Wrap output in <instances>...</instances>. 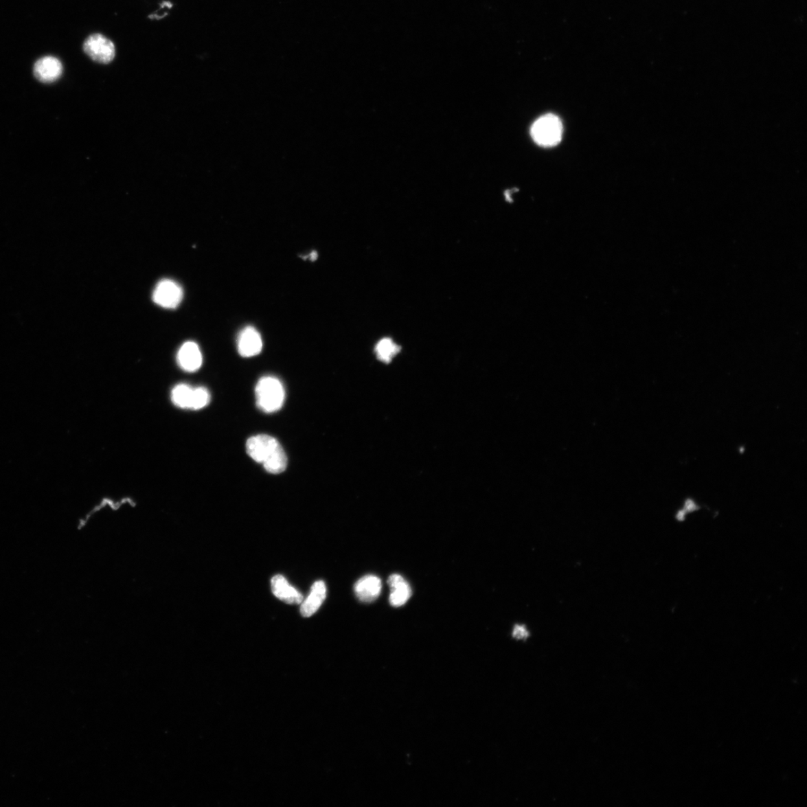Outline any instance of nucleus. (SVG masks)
<instances>
[{
	"mask_svg": "<svg viewBox=\"0 0 807 807\" xmlns=\"http://www.w3.org/2000/svg\"><path fill=\"white\" fill-rule=\"evenodd\" d=\"M532 137L538 146L554 147L562 138L563 126L559 117L554 114L543 115L535 122L531 129Z\"/></svg>",
	"mask_w": 807,
	"mask_h": 807,
	"instance_id": "3",
	"label": "nucleus"
},
{
	"mask_svg": "<svg viewBox=\"0 0 807 807\" xmlns=\"http://www.w3.org/2000/svg\"><path fill=\"white\" fill-rule=\"evenodd\" d=\"M237 347L238 351L243 358L256 356L262 350V337L254 328H245L238 337Z\"/></svg>",
	"mask_w": 807,
	"mask_h": 807,
	"instance_id": "7",
	"label": "nucleus"
},
{
	"mask_svg": "<svg viewBox=\"0 0 807 807\" xmlns=\"http://www.w3.org/2000/svg\"><path fill=\"white\" fill-rule=\"evenodd\" d=\"M401 351V346L389 337L381 339L377 343L375 352L377 359L385 363H391L395 356Z\"/></svg>",
	"mask_w": 807,
	"mask_h": 807,
	"instance_id": "13",
	"label": "nucleus"
},
{
	"mask_svg": "<svg viewBox=\"0 0 807 807\" xmlns=\"http://www.w3.org/2000/svg\"><path fill=\"white\" fill-rule=\"evenodd\" d=\"M177 359L179 366L187 372L197 371L203 362L199 346L194 342L185 343L178 352Z\"/></svg>",
	"mask_w": 807,
	"mask_h": 807,
	"instance_id": "8",
	"label": "nucleus"
},
{
	"mask_svg": "<svg viewBox=\"0 0 807 807\" xmlns=\"http://www.w3.org/2000/svg\"><path fill=\"white\" fill-rule=\"evenodd\" d=\"M210 400V395L205 388L193 389L190 409L200 410L206 407Z\"/></svg>",
	"mask_w": 807,
	"mask_h": 807,
	"instance_id": "15",
	"label": "nucleus"
},
{
	"mask_svg": "<svg viewBox=\"0 0 807 807\" xmlns=\"http://www.w3.org/2000/svg\"><path fill=\"white\" fill-rule=\"evenodd\" d=\"M317 257H318V254L317 253V252L312 251L311 253L309 254V256L308 258H309V259L310 260L314 261L317 259Z\"/></svg>",
	"mask_w": 807,
	"mask_h": 807,
	"instance_id": "17",
	"label": "nucleus"
},
{
	"mask_svg": "<svg viewBox=\"0 0 807 807\" xmlns=\"http://www.w3.org/2000/svg\"><path fill=\"white\" fill-rule=\"evenodd\" d=\"M382 589L378 577L372 575L365 576L354 585L356 596L363 602H371L380 595Z\"/></svg>",
	"mask_w": 807,
	"mask_h": 807,
	"instance_id": "10",
	"label": "nucleus"
},
{
	"mask_svg": "<svg viewBox=\"0 0 807 807\" xmlns=\"http://www.w3.org/2000/svg\"><path fill=\"white\" fill-rule=\"evenodd\" d=\"M83 49L93 61L100 64H109L115 56L113 41L101 34H93L84 41Z\"/></svg>",
	"mask_w": 807,
	"mask_h": 807,
	"instance_id": "4",
	"label": "nucleus"
},
{
	"mask_svg": "<svg viewBox=\"0 0 807 807\" xmlns=\"http://www.w3.org/2000/svg\"><path fill=\"white\" fill-rule=\"evenodd\" d=\"M246 450L252 459L262 464L269 473H282L286 468L287 457L284 450L273 437L267 435L251 437L246 444Z\"/></svg>",
	"mask_w": 807,
	"mask_h": 807,
	"instance_id": "1",
	"label": "nucleus"
},
{
	"mask_svg": "<svg viewBox=\"0 0 807 807\" xmlns=\"http://www.w3.org/2000/svg\"><path fill=\"white\" fill-rule=\"evenodd\" d=\"M271 584L274 595L288 604H300L303 602L302 594L288 584L283 576H275L271 579Z\"/></svg>",
	"mask_w": 807,
	"mask_h": 807,
	"instance_id": "9",
	"label": "nucleus"
},
{
	"mask_svg": "<svg viewBox=\"0 0 807 807\" xmlns=\"http://www.w3.org/2000/svg\"><path fill=\"white\" fill-rule=\"evenodd\" d=\"M327 589L324 582L318 581L312 586L310 595L302 603L301 614L304 617H309L317 613L322 602L326 598Z\"/></svg>",
	"mask_w": 807,
	"mask_h": 807,
	"instance_id": "11",
	"label": "nucleus"
},
{
	"mask_svg": "<svg viewBox=\"0 0 807 807\" xmlns=\"http://www.w3.org/2000/svg\"><path fill=\"white\" fill-rule=\"evenodd\" d=\"M257 405L266 413H273L282 409L285 399L284 386L277 378L271 376L262 378L255 389Z\"/></svg>",
	"mask_w": 807,
	"mask_h": 807,
	"instance_id": "2",
	"label": "nucleus"
},
{
	"mask_svg": "<svg viewBox=\"0 0 807 807\" xmlns=\"http://www.w3.org/2000/svg\"><path fill=\"white\" fill-rule=\"evenodd\" d=\"M388 584L392 591L389 596L390 604L395 607L405 604L412 594L409 583L404 580L402 576L394 574L389 576Z\"/></svg>",
	"mask_w": 807,
	"mask_h": 807,
	"instance_id": "12",
	"label": "nucleus"
},
{
	"mask_svg": "<svg viewBox=\"0 0 807 807\" xmlns=\"http://www.w3.org/2000/svg\"><path fill=\"white\" fill-rule=\"evenodd\" d=\"M152 301L166 309H175L183 299V291L179 284L164 279L157 284L152 295Z\"/></svg>",
	"mask_w": 807,
	"mask_h": 807,
	"instance_id": "5",
	"label": "nucleus"
},
{
	"mask_svg": "<svg viewBox=\"0 0 807 807\" xmlns=\"http://www.w3.org/2000/svg\"><path fill=\"white\" fill-rule=\"evenodd\" d=\"M63 71L62 65L54 56L41 58L34 66V75L42 82H54L60 78Z\"/></svg>",
	"mask_w": 807,
	"mask_h": 807,
	"instance_id": "6",
	"label": "nucleus"
},
{
	"mask_svg": "<svg viewBox=\"0 0 807 807\" xmlns=\"http://www.w3.org/2000/svg\"><path fill=\"white\" fill-rule=\"evenodd\" d=\"M530 633L524 626L516 625L514 628V638L518 640H525L528 638Z\"/></svg>",
	"mask_w": 807,
	"mask_h": 807,
	"instance_id": "16",
	"label": "nucleus"
},
{
	"mask_svg": "<svg viewBox=\"0 0 807 807\" xmlns=\"http://www.w3.org/2000/svg\"><path fill=\"white\" fill-rule=\"evenodd\" d=\"M192 392L193 389L188 385H177L172 394V401L175 405L182 409H190Z\"/></svg>",
	"mask_w": 807,
	"mask_h": 807,
	"instance_id": "14",
	"label": "nucleus"
}]
</instances>
